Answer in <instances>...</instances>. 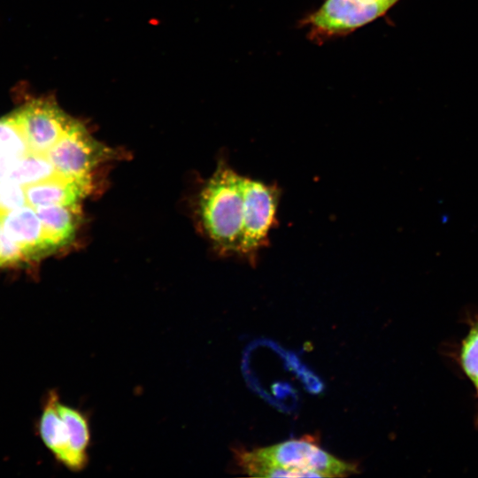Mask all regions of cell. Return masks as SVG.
Here are the masks:
<instances>
[{
    "label": "cell",
    "mask_w": 478,
    "mask_h": 478,
    "mask_svg": "<svg viewBox=\"0 0 478 478\" xmlns=\"http://www.w3.org/2000/svg\"><path fill=\"white\" fill-rule=\"evenodd\" d=\"M35 209L52 250L73 240L80 222L78 204L39 206Z\"/></svg>",
    "instance_id": "30bf717a"
},
{
    "label": "cell",
    "mask_w": 478,
    "mask_h": 478,
    "mask_svg": "<svg viewBox=\"0 0 478 478\" xmlns=\"http://www.w3.org/2000/svg\"><path fill=\"white\" fill-rule=\"evenodd\" d=\"M0 227L15 243L26 258H34L53 251L43 232L35 209L29 204L14 209L0 217Z\"/></svg>",
    "instance_id": "ba28073f"
},
{
    "label": "cell",
    "mask_w": 478,
    "mask_h": 478,
    "mask_svg": "<svg viewBox=\"0 0 478 478\" xmlns=\"http://www.w3.org/2000/svg\"><path fill=\"white\" fill-rule=\"evenodd\" d=\"M239 466L253 477H345L358 472L308 440H289L251 451H236Z\"/></svg>",
    "instance_id": "6da1fadb"
},
{
    "label": "cell",
    "mask_w": 478,
    "mask_h": 478,
    "mask_svg": "<svg viewBox=\"0 0 478 478\" xmlns=\"http://www.w3.org/2000/svg\"><path fill=\"white\" fill-rule=\"evenodd\" d=\"M26 204L24 186L9 178L0 181V217Z\"/></svg>",
    "instance_id": "5bb4252c"
},
{
    "label": "cell",
    "mask_w": 478,
    "mask_h": 478,
    "mask_svg": "<svg viewBox=\"0 0 478 478\" xmlns=\"http://www.w3.org/2000/svg\"><path fill=\"white\" fill-rule=\"evenodd\" d=\"M26 259L21 249L10 240L0 227V266Z\"/></svg>",
    "instance_id": "9a60e30c"
},
{
    "label": "cell",
    "mask_w": 478,
    "mask_h": 478,
    "mask_svg": "<svg viewBox=\"0 0 478 478\" xmlns=\"http://www.w3.org/2000/svg\"><path fill=\"white\" fill-rule=\"evenodd\" d=\"M396 0H325L302 25L310 39L322 42L344 36L384 15Z\"/></svg>",
    "instance_id": "277c9868"
},
{
    "label": "cell",
    "mask_w": 478,
    "mask_h": 478,
    "mask_svg": "<svg viewBox=\"0 0 478 478\" xmlns=\"http://www.w3.org/2000/svg\"><path fill=\"white\" fill-rule=\"evenodd\" d=\"M31 153L46 155L76 120L52 98L34 99L12 112Z\"/></svg>",
    "instance_id": "52a82bcc"
},
{
    "label": "cell",
    "mask_w": 478,
    "mask_h": 478,
    "mask_svg": "<svg viewBox=\"0 0 478 478\" xmlns=\"http://www.w3.org/2000/svg\"><path fill=\"white\" fill-rule=\"evenodd\" d=\"M243 176L218 166L201 191L199 211L205 232L216 247L237 253L243 214Z\"/></svg>",
    "instance_id": "7a4b0ae2"
},
{
    "label": "cell",
    "mask_w": 478,
    "mask_h": 478,
    "mask_svg": "<svg viewBox=\"0 0 478 478\" xmlns=\"http://www.w3.org/2000/svg\"><path fill=\"white\" fill-rule=\"evenodd\" d=\"M396 1H398V0H396Z\"/></svg>",
    "instance_id": "ac0fdd59"
},
{
    "label": "cell",
    "mask_w": 478,
    "mask_h": 478,
    "mask_svg": "<svg viewBox=\"0 0 478 478\" xmlns=\"http://www.w3.org/2000/svg\"><path fill=\"white\" fill-rule=\"evenodd\" d=\"M462 367L467 377L478 385V321L463 342L460 352Z\"/></svg>",
    "instance_id": "4fadbf2b"
},
{
    "label": "cell",
    "mask_w": 478,
    "mask_h": 478,
    "mask_svg": "<svg viewBox=\"0 0 478 478\" xmlns=\"http://www.w3.org/2000/svg\"><path fill=\"white\" fill-rule=\"evenodd\" d=\"M18 159H15L0 151V181L8 177L12 166Z\"/></svg>",
    "instance_id": "2e32d148"
},
{
    "label": "cell",
    "mask_w": 478,
    "mask_h": 478,
    "mask_svg": "<svg viewBox=\"0 0 478 478\" xmlns=\"http://www.w3.org/2000/svg\"><path fill=\"white\" fill-rule=\"evenodd\" d=\"M89 182L65 178L61 175L25 187L27 204L39 206L78 204L89 192Z\"/></svg>",
    "instance_id": "9c48e42d"
},
{
    "label": "cell",
    "mask_w": 478,
    "mask_h": 478,
    "mask_svg": "<svg viewBox=\"0 0 478 478\" xmlns=\"http://www.w3.org/2000/svg\"><path fill=\"white\" fill-rule=\"evenodd\" d=\"M112 154L76 120L46 155L59 175L90 183L92 171Z\"/></svg>",
    "instance_id": "8992f818"
},
{
    "label": "cell",
    "mask_w": 478,
    "mask_h": 478,
    "mask_svg": "<svg viewBox=\"0 0 478 478\" xmlns=\"http://www.w3.org/2000/svg\"><path fill=\"white\" fill-rule=\"evenodd\" d=\"M476 388H477V390H478V385L476 386Z\"/></svg>",
    "instance_id": "e0dca14e"
},
{
    "label": "cell",
    "mask_w": 478,
    "mask_h": 478,
    "mask_svg": "<svg viewBox=\"0 0 478 478\" xmlns=\"http://www.w3.org/2000/svg\"><path fill=\"white\" fill-rule=\"evenodd\" d=\"M0 151L15 159L31 153L24 133L13 113L0 119Z\"/></svg>",
    "instance_id": "7c38bea8"
},
{
    "label": "cell",
    "mask_w": 478,
    "mask_h": 478,
    "mask_svg": "<svg viewBox=\"0 0 478 478\" xmlns=\"http://www.w3.org/2000/svg\"><path fill=\"white\" fill-rule=\"evenodd\" d=\"M58 175L47 155L29 153L16 161L7 178L27 187Z\"/></svg>",
    "instance_id": "8fae6325"
},
{
    "label": "cell",
    "mask_w": 478,
    "mask_h": 478,
    "mask_svg": "<svg viewBox=\"0 0 478 478\" xmlns=\"http://www.w3.org/2000/svg\"><path fill=\"white\" fill-rule=\"evenodd\" d=\"M39 435L55 459L67 469L83 470L89 462L90 428L88 416L49 393L39 420Z\"/></svg>",
    "instance_id": "3957f363"
},
{
    "label": "cell",
    "mask_w": 478,
    "mask_h": 478,
    "mask_svg": "<svg viewBox=\"0 0 478 478\" xmlns=\"http://www.w3.org/2000/svg\"><path fill=\"white\" fill-rule=\"evenodd\" d=\"M280 197L277 186L243 178V214L238 254L252 261L266 246L275 223Z\"/></svg>",
    "instance_id": "5b68a950"
}]
</instances>
